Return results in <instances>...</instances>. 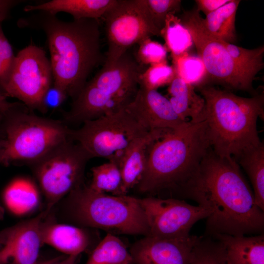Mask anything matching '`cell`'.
<instances>
[{"label": "cell", "mask_w": 264, "mask_h": 264, "mask_svg": "<svg viewBox=\"0 0 264 264\" xmlns=\"http://www.w3.org/2000/svg\"><path fill=\"white\" fill-rule=\"evenodd\" d=\"M53 84L52 67L45 52L29 44L15 56L7 79L0 85V93L18 99L29 109L44 112V97Z\"/></svg>", "instance_id": "9"}, {"label": "cell", "mask_w": 264, "mask_h": 264, "mask_svg": "<svg viewBox=\"0 0 264 264\" xmlns=\"http://www.w3.org/2000/svg\"><path fill=\"white\" fill-rule=\"evenodd\" d=\"M170 130H154L134 140L117 161L122 179L120 196L136 187L144 174L149 146Z\"/></svg>", "instance_id": "19"}, {"label": "cell", "mask_w": 264, "mask_h": 264, "mask_svg": "<svg viewBox=\"0 0 264 264\" xmlns=\"http://www.w3.org/2000/svg\"><path fill=\"white\" fill-rule=\"evenodd\" d=\"M200 237L180 238L147 235L130 249L133 264H190L193 250Z\"/></svg>", "instance_id": "14"}, {"label": "cell", "mask_w": 264, "mask_h": 264, "mask_svg": "<svg viewBox=\"0 0 264 264\" xmlns=\"http://www.w3.org/2000/svg\"><path fill=\"white\" fill-rule=\"evenodd\" d=\"M56 257L53 258L52 259H49V260H45V261H43V262H38L37 264H50L51 262H52L56 259Z\"/></svg>", "instance_id": "42"}, {"label": "cell", "mask_w": 264, "mask_h": 264, "mask_svg": "<svg viewBox=\"0 0 264 264\" xmlns=\"http://www.w3.org/2000/svg\"><path fill=\"white\" fill-rule=\"evenodd\" d=\"M67 96L63 91L52 85L44 97L43 106L44 111H46L48 109H53L59 107Z\"/></svg>", "instance_id": "36"}, {"label": "cell", "mask_w": 264, "mask_h": 264, "mask_svg": "<svg viewBox=\"0 0 264 264\" xmlns=\"http://www.w3.org/2000/svg\"><path fill=\"white\" fill-rule=\"evenodd\" d=\"M211 149L204 120L168 131L149 146L137 191L152 197L165 191L180 194Z\"/></svg>", "instance_id": "3"}, {"label": "cell", "mask_w": 264, "mask_h": 264, "mask_svg": "<svg viewBox=\"0 0 264 264\" xmlns=\"http://www.w3.org/2000/svg\"><path fill=\"white\" fill-rule=\"evenodd\" d=\"M22 2L19 0H0V23L9 17L10 11L15 6Z\"/></svg>", "instance_id": "38"}, {"label": "cell", "mask_w": 264, "mask_h": 264, "mask_svg": "<svg viewBox=\"0 0 264 264\" xmlns=\"http://www.w3.org/2000/svg\"><path fill=\"white\" fill-rule=\"evenodd\" d=\"M92 178L88 187L93 191L103 194L120 196L122 179L119 166L113 160L92 167Z\"/></svg>", "instance_id": "27"}, {"label": "cell", "mask_w": 264, "mask_h": 264, "mask_svg": "<svg viewBox=\"0 0 264 264\" xmlns=\"http://www.w3.org/2000/svg\"><path fill=\"white\" fill-rule=\"evenodd\" d=\"M199 91L205 100L208 137L216 154L235 160L262 142L257 123L264 117L263 94L245 98L210 86L201 87Z\"/></svg>", "instance_id": "4"}, {"label": "cell", "mask_w": 264, "mask_h": 264, "mask_svg": "<svg viewBox=\"0 0 264 264\" xmlns=\"http://www.w3.org/2000/svg\"><path fill=\"white\" fill-rule=\"evenodd\" d=\"M148 14L155 27L161 33L168 16L180 9L179 0H144Z\"/></svg>", "instance_id": "32"}, {"label": "cell", "mask_w": 264, "mask_h": 264, "mask_svg": "<svg viewBox=\"0 0 264 264\" xmlns=\"http://www.w3.org/2000/svg\"><path fill=\"white\" fill-rule=\"evenodd\" d=\"M3 198L10 211L22 215L34 209L39 202V193L36 185L26 178H18L6 188Z\"/></svg>", "instance_id": "24"}, {"label": "cell", "mask_w": 264, "mask_h": 264, "mask_svg": "<svg viewBox=\"0 0 264 264\" xmlns=\"http://www.w3.org/2000/svg\"><path fill=\"white\" fill-rule=\"evenodd\" d=\"M149 227L148 235L161 238L188 236L192 226L206 219L209 212L202 207L174 198L148 196L139 198Z\"/></svg>", "instance_id": "12"}, {"label": "cell", "mask_w": 264, "mask_h": 264, "mask_svg": "<svg viewBox=\"0 0 264 264\" xmlns=\"http://www.w3.org/2000/svg\"><path fill=\"white\" fill-rule=\"evenodd\" d=\"M15 55L0 23V85L7 79L13 66Z\"/></svg>", "instance_id": "35"}, {"label": "cell", "mask_w": 264, "mask_h": 264, "mask_svg": "<svg viewBox=\"0 0 264 264\" xmlns=\"http://www.w3.org/2000/svg\"><path fill=\"white\" fill-rule=\"evenodd\" d=\"M29 110L22 103L14 102L0 113L1 163L31 164L70 139V129L65 123L38 116Z\"/></svg>", "instance_id": "6"}, {"label": "cell", "mask_w": 264, "mask_h": 264, "mask_svg": "<svg viewBox=\"0 0 264 264\" xmlns=\"http://www.w3.org/2000/svg\"><path fill=\"white\" fill-rule=\"evenodd\" d=\"M168 93L174 110L182 120L194 123L204 120V98L196 92L194 85L183 80L176 70Z\"/></svg>", "instance_id": "21"}, {"label": "cell", "mask_w": 264, "mask_h": 264, "mask_svg": "<svg viewBox=\"0 0 264 264\" xmlns=\"http://www.w3.org/2000/svg\"><path fill=\"white\" fill-rule=\"evenodd\" d=\"M173 58L176 70L185 81L194 85L201 78L205 69L200 59L184 53Z\"/></svg>", "instance_id": "33"}, {"label": "cell", "mask_w": 264, "mask_h": 264, "mask_svg": "<svg viewBox=\"0 0 264 264\" xmlns=\"http://www.w3.org/2000/svg\"><path fill=\"white\" fill-rule=\"evenodd\" d=\"M128 50L116 62L104 64L89 82L103 93L128 104L139 87V79L146 69Z\"/></svg>", "instance_id": "15"}, {"label": "cell", "mask_w": 264, "mask_h": 264, "mask_svg": "<svg viewBox=\"0 0 264 264\" xmlns=\"http://www.w3.org/2000/svg\"><path fill=\"white\" fill-rule=\"evenodd\" d=\"M124 102L106 95L87 82L74 98L65 119L70 123H84L116 112L126 106Z\"/></svg>", "instance_id": "18"}, {"label": "cell", "mask_w": 264, "mask_h": 264, "mask_svg": "<svg viewBox=\"0 0 264 264\" xmlns=\"http://www.w3.org/2000/svg\"><path fill=\"white\" fill-rule=\"evenodd\" d=\"M86 264H133L130 251L115 235L107 233L94 247Z\"/></svg>", "instance_id": "26"}, {"label": "cell", "mask_w": 264, "mask_h": 264, "mask_svg": "<svg viewBox=\"0 0 264 264\" xmlns=\"http://www.w3.org/2000/svg\"><path fill=\"white\" fill-rule=\"evenodd\" d=\"M78 256H58L50 264H75Z\"/></svg>", "instance_id": "39"}, {"label": "cell", "mask_w": 264, "mask_h": 264, "mask_svg": "<svg viewBox=\"0 0 264 264\" xmlns=\"http://www.w3.org/2000/svg\"><path fill=\"white\" fill-rule=\"evenodd\" d=\"M18 25L44 31L50 53L53 85L74 98L92 70L103 61L98 20L66 22L56 15L38 11L20 19Z\"/></svg>", "instance_id": "2"}, {"label": "cell", "mask_w": 264, "mask_h": 264, "mask_svg": "<svg viewBox=\"0 0 264 264\" xmlns=\"http://www.w3.org/2000/svg\"><path fill=\"white\" fill-rule=\"evenodd\" d=\"M51 210L45 209L37 216L0 232V263L37 264L43 244L41 226Z\"/></svg>", "instance_id": "13"}, {"label": "cell", "mask_w": 264, "mask_h": 264, "mask_svg": "<svg viewBox=\"0 0 264 264\" xmlns=\"http://www.w3.org/2000/svg\"><path fill=\"white\" fill-rule=\"evenodd\" d=\"M61 201L60 212L72 224L114 235H149L138 198L98 193L83 184Z\"/></svg>", "instance_id": "5"}, {"label": "cell", "mask_w": 264, "mask_h": 264, "mask_svg": "<svg viewBox=\"0 0 264 264\" xmlns=\"http://www.w3.org/2000/svg\"><path fill=\"white\" fill-rule=\"evenodd\" d=\"M148 132L124 107L116 112L86 121L79 129H70L69 138L91 158L103 157L117 163L134 140Z\"/></svg>", "instance_id": "8"}, {"label": "cell", "mask_w": 264, "mask_h": 264, "mask_svg": "<svg viewBox=\"0 0 264 264\" xmlns=\"http://www.w3.org/2000/svg\"><path fill=\"white\" fill-rule=\"evenodd\" d=\"M190 264H225L223 245L216 239L200 237L194 247Z\"/></svg>", "instance_id": "30"}, {"label": "cell", "mask_w": 264, "mask_h": 264, "mask_svg": "<svg viewBox=\"0 0 264 264\" xmlns=\"http://www.w3.org/2000/svg\"><path fill=\"white\" fill-rule=\"evenodd\" d=\"M91 157L69 139L31 164L45 197V209L52 210L61 200L83 184L86 164Z\"/></svg>", "instance_id": "7"}, {"label": "cell", "mask_w": 264, "mask_h": 264, "mask_svg": "<svg viewBox=\"0 0 264 264\" xmlns=\"http://www.w3.org/2000/svg\"><path fill=\"white\" fill-rule=\"evenodd\" d=\"M103 18L108 45L106 64L116 62L133 45L161 36L144 0H116Z\"/></svg>", "instance_id": "10"}, {"label": "cell", "mask_w": 264, "mask_h": 264, "mask_svg": "<svg viewBox=\"0 0 264 264\" xmlns=\"http://www.w3.org/2000/svg\"><path fill=\"white\" fill-rule=\"evenodd\" d=\"M235 160L246 173L253 187L257 205L264 211V145L257 146L243 152Z\"/></svg>", "instance_id": "25"}, {"label": "cell", "mask_w": 264, "mask_h": 264, "mask_svg": "<svg viewBox=\"0 0 264 264\" xmlns=\"http://www.w3.org/2000/svg\"><path fill=\"white\" fill-rule=\"evenodd\" d=\"M175 73L174 66H169L166 61L150 65L140 76L139 86L157 90L160 87L169 85Z\"/></svg>", "instance_id": "31"}, {"label": "cell", "mask_w": 264, "mask_h": 264, "mask_svg": "<svg viewBox=\"0 0 264 264\" xmlns=\"http://www.w3.org/2000/svg\"><path fill=\"white\" fill-rule=\"evenodd\" d=\"M3 150V140L0 136V164L1 163V157ZM4 215V209L0 203V220L3 219Z\"/></svg>", "instance_id": "41"}, {"label": "cell", "mask_w": 264, "mask_h": 264, "mask_svg": "<svg viewBox=\"0 0 264 264\" xmlns=\"http://www.w3.org/2000/svg\"><path fill=\"white\" fill-rule=\"evenodd\" d=\"M221 41L237 65L253 81L255 75L264 67V46L249 49Z\"/></svg>", "instance_id": "28"}, {"label": "cell", "mask_w": 264, "mask_h": 264, "mask_svg": "<svg viewBox=\"0 0 264 264\" xmlns=\"http://www.w3.org/2000/svg\"><path fill=\"white\" fill-rule=\"evenodd\" d=\"M161 36L164 38L173 57L184 54L190 46L191 41L192 42L190 35L180 23L179 19L172 14L168 16Z\"/></svg>", "instance_id": "29"}, {"label": "cell", "mask_w": 264, "mask_h": 264, "mask_svg": "<svg viewBox=\"0 0 264 264\" xmlns=\"http://www.w3.org/2000/svg\"><path fill=\"white\" fill-rule=\"evenodd\" d=\"M6 98V97L0 93V113L8 109L13 103L8 102ZM0 136L1 137L0 131Z\"/></svg>", "instance_id": "40"}, {"label": "cell", "mask_w": 264, "mask_h": 264, "mask_svg": "<svg viewBox=\"0 0 264 264\" xmlns=\"http://www.w3.org/2000/svg\"><path fill=\"white\" fill-rule=\"evenodd\" d=\"M199 12H185L179 19L194 44L205 71L215 82L233 89L248 90L251 81L239 67L222 41L204 28Z\"/></svg>", "instance_id": "11"}, {"label": "cell", "mask_w": 264, "mask_h": 264, "mask_svg": "<svg viewBox=\"0 0 264 264\" xmlns=\"http://www.w3.org/2000/svg\"><path fill=\"white\" fill-rule=\"evenodd\" d=\"M135 57L141 65L146 66L166 62V48L158 42L147 39L138 44Z\"/></svg>", "instance_id": "34"}, {"label": "cell", "mask_w": 264, "mask_h": 264, "mask_svg": "<svg viewBox=\"0 0 264 264\" xmlns=\"http://www.w3.org/2000/svg\"><path fill=\"white\" fill-rule=\"evenodd\" d=\"M241 0H230L214 12L201 18L205 29L213 37L231 43L236 41V15Z\"/></svg>", "instance_id": "23"}, {"label": "cell", "mask_w": 264, "mask_h": 264, "mask_svg": "<svg viewBox=\"0 0 264 264\" xmlns=\"http://www.w3.org/2000/svg\"><path fill=\"white\" fill-rule=\"evenodd\" d=\"M230 0H196L197 10L201 11L205 16L214 12L226 4Z\"/></svg>", "instance_id": "37"}, {"label": "cell", "mask_w": 264, "mask_h": 264, "mask_svg": "<svg viewBox=\"0 0 264 264\" xmlns=\"http://www.w3.org/2000/svg\"><path fill=\"white\" fill-rule=\"evenodd\" d=\"M116 0H51L38 4L27 5L26 12H44L53 15L59 12L71 15L74 20L103 18Z\"/></svg>", "instance_id": "20"}, {"label": "cell", "mask_w": 264, "mask_h": 264, "mask_svg": "<svg viewBox=\"0 0 264 264\" xmlns=\"http://www.w3.org/2000/svg\"><path fill=\"white\" fill-rule=\"evenodd\" d=\"M0 264H5L2 263H0Z\"/></svg>", "instance_id": "43"}, {"label": "cell", "mask_w": 264, "mask_h": 264, "mask_svg": "<svg viewBox=\"0 0 264 264\" xmlns=\"http://www.w3.org/2000/svg\"><path fill=\"white\" fill-rule=\"evenodd\" d=\"M223 245L225 264H264V235L213 234Z\"/></svg>", "instance_id": "22"}, {"label": "cell", "mask_w": 264, "mask_h": 264, "mask_svg": "<svg viewBox=\"0 0 264 264\" xmlns=\"http://www.w3.org/2000/svg\"><path fill=\"white\" fill-rule=\"evenodd\" d=\"M93 229L57 222L51 211L43 221V244L49 245L67 256H79L97 242Z\"/></svg>", "instance_id": "17"}, {"label": "cell", "mask_w": 264, "mask_h": 264, "mask_svg": "<svg viewBox=\"0 0 264 264\" xmlns=\"http://www.w3.org/2000/svg\"><path fill=\"white\" fill-rule=\"evenodd\" d=\"M180 194L209 212L206 227L212 235L244 236L264 230V211L257 205L240 165L212 148Z\"/></svg>", "instance_id": "1"}, {"label": "cell", "mask_w": 264, "mask_h": 264, "mask_svg": "<svg viewBox=\"0 0 264 264\" xmlns=\"http://www.w3.org/2000/svg\"><path fill=\"white\" fill-rule=\"evenodd\" d=\"M125 108L149 132L176 130L189 122L183 121L178 116L168 98L156 89L140 86Z\"/></svg>", "instance_id": "16"}]
</instances>
